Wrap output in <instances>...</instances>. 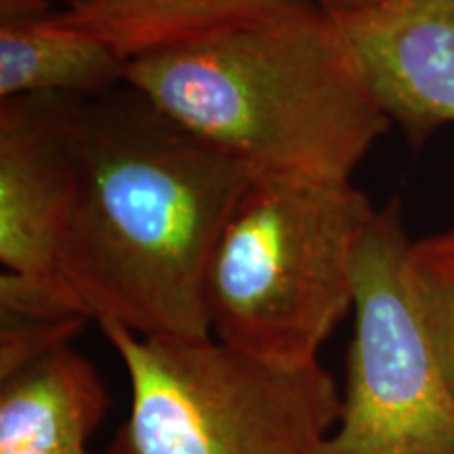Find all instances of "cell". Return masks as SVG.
<instances>
[{"label":"cell","mask_w":454,"mask_h":454,"mask_svg":"<svg viewBox=\"0 0 454 454\" xmlns=\"http://www.w3.org/2000/svg\"><path fill=\"white\" fill-rule=\"evenodd\" d=\"M72 184L61 282L98 325L137 334H211L208 259L254 170L129 84L66 98Z\"/></svg>","instance_id":"1"},{"label":"cell","mask_w":454,"mask_h":454,"mask_svg":"<svg viewBox=\"0 0 454 454\" xmlns=\"http://www.w3.org/2000/svg\"><path fill=\"white\" fill-rule=\"evenodd\" d=\"M124 84L257 175L351 181L391 127L337 17L311 0L130 59Z\"/></svg>","instance_id":"2"},{"label":"cell","mask_w":454,"mask_h":454,"mask_svg":"<svg viewBox=\"0 0 454 454\" xmlns=\"http://www.w3.org/2000/svg\"><path fill=\"white\" fill-rule=\"evenodd\" d=\"M374 213L351 181L254 175L208 259L213 337L274 364L317 362L354 311V251Z\"/></svg>","instance_id":"3"},{"label":"cell","mask_w":454,"mask_h":454,"mask_svg":"<svg viewBox=\"0 0 454 454\" xmlns=\"http://www.w3.org/2000/svg\"><path fill=\"white\" fill-rule=\"evenodd\" d=\"M101 333L130 385L107 454H320L337 423L340 391L320 362L274 364L213 334Z\"/></svg>","instance_id":"4"},{"label":"cell","mask_w":454,"mask_h":454,"mask_svg":"<svg viewBox=\"0 0 454 454\" xmlns=\"http://www.w3.org/2000/svg\"><path fill=\"white\" fill-rule=\"evenodd\" d=\"M400 202L354 251V339L337 423L320 454H454V391L408 271Z\"/></svg>","instance_id":"5"},{"label":"cell","mask_w":454,"mask_h":454,"mask_svg":"<svg viewBox=\"0 0 454 454\" xmlns=\"http://www.w3.org/2000/svg\"><path fill=\"white\" fill-rule=\"evenodd\" d=\"M66 98L0 101V263L24 280L61 286L57 259L72 184Z\"/></svg>","instance_id":"6"},{"label":"cell","mask_w":454,"mask_h":454,"mask_svg":"<svg viewBox=\"0 0 454 454\" xmlns=\"http://www.w3.org/2000/svg\"><path fill=\"white\" fill-rule=\"evenodd\" d=\"M333 15L379 106L412 145L454 122V0H383Z\"/></svg>","instance_id":"7"},{"label":"cell","mask_w":454,"mask_h":454,"mask_svg":"<svg viewBox=\"0 0 454 454\" xmlns=\"http://www.w3.org/2000/svg\"><path fill=\"white\" fill-rule=\"evenodd\" d=\"M106 385L72 345L0 379V454H90L106 417Z\"/></svg>","instance_id":"8"},{"label":"cell","mask_w":454,"mask_h":454,"mask_svg":"<svg viewBox=\"0 0 454 454\" xmlns=\"http://www.w3.org/2000/svg\"><path fill=\"white\" fill-rule=\"evenodd\" d=\"M122 55L67 26L51 0H0V98L99 95L124 84Z\"/></svg>","instance_id":"9"},{"label":"cell","mask_w":454,"mask_h":454,"mask_svg":"<svg viewBox=\"0 0 454 454\" xmlns=\"http://www.w3.org/2000/svg\"><path fill=\"white\" fill-rule=\"evenodd\" d=\"M301 3L308 0H81L59 17L130 61Z\"/></svg>","instance_id":"10"},{"label":"cell","mask_w":454,"mask_h":454,"mask_svg":"<svg viewBox=\"0 0 454 454\" xmlns=\"http://www.w3.org/2000/svg\"><path fill=\"white\" fill-rule=\"evenodd\" d=\"M408 271L425 325L454 391V227L414 240Z\"/></svg>","instance_id":"11"},{"label":"cell","mask_w":454,"mask_h":454,"mask_svg":"<svg viewBox=\"0 0 454 454\" xmlns=\"http://www.w3.org/2000/svg\"><path fill=\"white\" fill-rule=\"evenodd\" d=\"M89 317L84 316H30L0 311V379L72 345Z\"/></svg>","instance_id":"12"},{"label":"cell","mask_w":454,"mask_h":454,"mask_svg":"<svg viewBox=\"0 0 454 454\" xmlns=\"http://www.w3.org/2000/svg\"><path fill=\"white\" fill-rule=\"evenodd\" d=\"M317 7L331 11V13H343V11H357L372 7V4L383 3V0H311Z\"/></svg>","instance_id":"13"},{"label":"cell","mask_w":454,"mask_h":454,"mask_svg":"<svg viewBox=\"0 0 454 454\" xmlns=\"http://www.w3.org/2000/svg\"><path fill=\"white\" fill-rule=\"evenodd\" d=\"M76 3H81V0H66V7H70V4H76Z\"/></svg>","instance_id":"14"}]
</instances>
